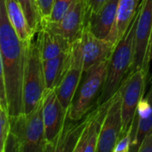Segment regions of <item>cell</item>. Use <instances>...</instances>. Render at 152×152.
<instances>
[{
    "label": "cell",
    "mask_w": 152,
    "mask_h": 152,
    "mask_svg": "<svg viewBox=\"0 0 152 152\" xmlns=\"http://www.w3.org/2000/svg\"><path fill=\"white\" fill-rule=\"evenodd\" d=\"M132 135H131V130L126 134L124 136L120 137L118 141L113 152H128L131 151L132 147Z\"/></svg>",
    "instance_id": "cell-23"
},
{
    "label": "cell",
    "mask_w": 152,
    "mask_h": 152,
    "mask_svg": "<svg viewBox=\"0 0 152 152\" xmlns=\"http://www.w3.org/2000/svg\"><path fill=\"white\" fill-rule=\"evenodd\" d=\"M54 0H37L39 12L42 17V21H45L49 19Z\"/></svg>",
    "instance_id": "cell-24"
},
{
    "label": "cell",
    "mask_w": 152,
    "mask_h": 152,
    "mask_svg": "<svg viewBox=\"0 0 152 152\" xmlns=\"http://www.w3.org/2000/svg\"><path fill=\"white\" fill-rule=\"evenodd\" d=\"M42 113L47 140L46 152L55 151L59 136L68 116V110L61 103L54 89L46 91L43 99Z\"/></svg>",
    "instance_id": "cell-8"
},
{
    "label": "cell",
    "mask_w": 152,
    "mask_h": 152,
    "mask_svg": "<svg viewBox=\"0 0 152 152\" xmlns=\"http://www.w3.org/2000/svg\"><path fill=\"white\" fill-rule=\"evenodd\" d=\"M71 60V47L67 52L46 61H43L46 90H53L62 80Z\"/></svg>",
    "instance_id": "cell-17"
},
{
    "label": "cell",
    "mask_w": 152,
    "mask_h": 152,
    "mask_svg": "<svg viewBox=\"0 0 152 152\" xmlns=\"http://www.w3.org/2000/svg\"><path fill=\"white\" fill-rule=\"evenodd\" d=\"M37 4H38V3H37Z\"/></svg>",
    "instance_id": "cell-28"
},
{
    "label": "cell",
    "mask_w": 152,
    "mask_h": 152,
    "mask_svg": "<svg viewBox=\"0 0 152 152\" xmlns=\"http://www.w3.org/2000/svg\"><path fill=\"white\" fill-rule=\"evenodd\" d=\"M138 14L139 11L131 22L125 36L115 46L114 51L108 61L105 83L98 104H103L109 102L116 94L133 66L134 56V36Z\"/></svg>",
    "instance_id": "cell-2"
},
{
    "label": "cell",
    "mask_w": 152,
    "mask_h": 152,
    "mask_svg": "<svg viewBox=\"0 0 152 152\" xmlns=\"http://www.w3.org/2000/svg\"><path fill=\"white\" fill-rule=\"evenodd\" d=\"M7 15L19 39L24 44H28L35 35L29 28L28 20L18 0H4Z\"/></svg>",
    "instance_id": "cell-19"
},
{
    "label": "cell",
    "mask_w": 152,
    "mask_h": 152,
    "mask_svg": "<svg viewBox=\"0 0 152 152\" xmlns=\"http://www.w3.org/2000/svg\"><path fill=\"white\" fill-rule=\"evenodd\" d=\"M89 118V112L81 119L74 120L66 118L62 131L59 136L55 151H74L85 130Z\"/></svg>",
    "instance_id": "cell-16"
},
{
    "label": "cell",
    "mask_w": 152,
    "mask_h": 152,
    "mask_svg": "<svg viewBox=\"0 0 152 152\" xmlns=\"http://www.w3.org/2000/svg\"><path fill=\"white\" fill-rule=\"evenodd\" d=\"M83 75L84 65L81 50V41L79 37L71 44L70 64L62 80L54 89L61 103L68 110L76 94Z\"/></svg>",
    "instance_id": "cell-9"
},
{
    "label": "cell",
    "mask_w": 152,
    "mask_h": 152,
    "mask_svg": "<svg viewBox=\"0 0 152 152\" xmlns=\"http://www.w3.org/2000/svg\"><path fill=\"white\" fill-rule=\"evenodd\" d=\"M108 61H101L84 72L68 110L69 118L81 119L98 104L105 83Z\"/></svg>",
    "instance_id": "cell-3"
},
{
    "label": "cell",
    "mask_w": 152,
    "mask_h": 152,
    "mask_svg": "<svg viewBox=\"0 0 152 152\" xmlns=\"http://www.w3.org/2000/svg\"><path fill=\"white\" fill-rule=\"evenodd\" d=\"M28 20L30 29L36 34L41 26L42 17L37 0H18Z\"/></svg>",
    "instance_id": "cell-20"
},
{
    "label": "cell",
    "mask_w": 152,
    "mask_h": 152,
    "mask_svg": "<svg viewBox=\"0 0 152 152\" xmlns=\"http://www.w3.org/2000/svg\"><path fill=\"white\" fill-rule=\"evenodd\" d=\"M73 1L74 0H54L49 19L43 22H48L53 24L59 22L62 19L66 12L69 10Z\"/></svg>",
    "instance_id": "cell-21"
},
{
    "label": "cell",
    "mask_w": 152,
    "mask_h": 152,
    "mask_svg": "<svg viewBox=\"0 0 152 152\" xmlns=\"http://www.w3.org/2000/svg\"><path fill=\"white\" fill-rule=\"evenodd\" d=\"M142 0H118L116 28L111 43L116 46L127 31L131 22L137 14Z\"/></svg>",
    "instance_id": "cell-18"
},
{
    "label": "cell",
    "mask_w": 152,
    "mask_h": 152,
    "mask_svg": "<svg viewBox=\"0 0 152 152\" xmlns=\"http://www.w3.org/2000/svg\"><path fill=\"white\" fill-rule=\"evenodd\" d=\"M118 4V0H109L100 10L89 15L86 23L94 35L110 43L116 28Z\"/></svg>",
    "instance_id": "cell-14"
},
{
    "label": "cell",
    "mask_w": 152,
    "mask_h": 152,
    "mask_svg": "<svg viewBox=\"0 0 152 152\" xmlns=\"http://www.w3.org/2000/svg\"><path fill=\"white\" fill-rule=\"evenodd\" d=\"M122 97L119 91L110 99L103 120L96 152H113L122 134Z\"/></svg>",
    "instance_id": "cell-10"
},
{
    "label": "cell",
    "mask_w": 152,
    "mask_h": 152,
    "mask_svg": "<svg viewBox=\"0 0 152 152\" xmlns=\"http://www.w3.org/2000/svg\"><path fill=\"white\" fill-rule=\"evenodd\" d=\"M27 44L21 42L9 20L4 0H0L1 88L5 91L10 117L24 114L23 78Z\"/></svg>",
    "instance_id": "cell-1"
},
{
    "label": "cell",
    "mask_w": 152,
    "mask_h": 152,
    "mask_svg": "<svg viewBox=\"0 0 152 152\" xmlns=\"http://www.w3.org/2000/svg\"><path fill=\"white\" fill-rule=\"evenodd\" d=\"M42 107L43 100L28 114L10 117V132L17 136L20 152H46L47 140Z\"/></svg>",
    "instance_id": "cell-5"
},
{
    "label": "cell",
    "mask_w": 152,
    "mask_h": 152,
    "mask_svg": "<svg viewBox=\"0 0 152 152\" xmlns=\"http://www.w3.org/2000/svg\"><path fill=\"white\" fill-rule=\"evenodd\" d=\"M34 38L27 44L26 46V61L23 78L24 114L31 112L42 102L47 91L43 59L37 40Z\"/></svg>",
    "instance_id": "cell-4"
},
{
    "label": "cell",
    "mask_w": 152,
    "mask_h": 152,
    "mask_svg": "<svg viewBox=\"0 0 152 152\" xmlns=\"http://www.w3.org/2000/svg\"><path fill=\"white\" fill-rule=\"evenodd\" d=\"M88 20V9L86 0H74L62 19L57 23L41 22L63 36L72 44L82 35Z\"/></svg>",
    "instance_id": "cell-11"
},
{
    "label": "cell",
    "mask_w": 152,
    "mask_h": 152,
    "mask_svg": "<svg viewBox=\"0 0 152 152\" xmlns=\"http://www.w3.org/2000/svg\"><path fill=\"white\" fill-rule=\"evenodd\" d=\"M37 40L43 61L53 59L67 52L71 47V43L63 36L43 23L37 31Z\"/></svg>",
    "instance_id": "cell-15"
},
{
    "label": "cell",
    "mask_w": 152,
    "mask_h": 152,
    "mask_svg": "<svg viewBox=\"0 0 152 152\" xmlns=\"http://www.w3.org/2000/svg\"><path fill=\"white\" fill-rule=\"evenodd\" d=\"M151 60L152 61V36H151Z\"/></svg>",
    "instance_id": "cell-27"
},
{
    "label": "cell",
    "mask_w": 152,
    "mask_h": 152,
    "mask_svg": "<svg viewBox=\"0 0 152 152\" xmlns=\"http://www.w3.org/2000/svg\"><path fill=\"white\" fill-rule=\"evenodd\" d=\"M0 127H1L0 145H1V151H2L5 141L11 131V120H10L8 107L6 105H1V104H0Z\"/></svg>",
    "instance_id": "cell-22"
},
{
    "label": "cell",
    "mask_w": 152,
    "mask_h": 152,
    "mask_svg": "<svg viewBox=\"0 0 152 152\" xmlns=\"http://www.w3.org/2000/svg\"><path fill=\"white\" fill-rule=\"evenodd\" d=\"M88 9V17L91 13H94L100 10L109 0H86Z\"/></svg>",
    "instance_id": "cell-25"
},
{
    "label": "cell",
    "mask_w": 152,
    "mask_h": 152,
    "mask_svg": "<svg viewBox=\"0 0 152 152\" xmlns=\"http://www.w3.org/2000/svg\"><path fill=\"white\" fill-rule=\"evenodd\" d=\"M80 41L84 72L97 63L109 60L115 48V45L110 41L101 39L94 35L87 25L83 29Z\"/></svg>",
    "instance_id": "cell-12"
},
{
    "label": "cell",
    "mask_w": 152,
    "mask_h": 152,
    "mask_svg": "<svg viewBox=\"0 0 152 152\" xmlns=\"http://www.w3.org/2000/svg\"><path fill=\"white\" fill-rule=\"evenodd\" d=\"M148 73L143 69L129 72L123 80L119 92L122 97V134L121 137L127 134L132 127L137 112L139 102L143 97L147 84Z\"/></svg>",
    "instance_id": "cell-7"
},
{
    "label": "cell",
    "mask_w": 152,
    "mask_h": 152,
    "mask_svg": "<svg viewBox=\"0 0 152 152\" xmlns=\"http://www.w3.org/2000/svg\"><path fill=\"white\" fill-rule=\"evenodd\" d=\"M110 100L103 104H97L90 112L87 124L77 144L74 152H96L103 120L107 114Z\"/></svg>",
    "instance_id": "cell-13"
},
{
    "label": "cell",
    "mask_w": 152,
    "mask_h": 152,
    "mask_svg": "<svg viewBox=\"0 0 152 152\" xmlns=\"http://www.w3.org/2000/svg\"><path fill=\"white\" fill-rule=\"evenodd\" d=\"M152 36V0H142L134 36V56L129 72L143 69L149 74Z\"/></svg>",
    "instance_id": "cell-6"
},
{
    "label": "cell",
    "mask_w": 152,
    "mask_h": 152,
    "mask_svg": "<svg viewBox=\"0 0 152 152\" xmlns=\"http://www.w3.org/2000/svg\"><path fill=\"white\" fill-rule=\"evenodd\" d=\"M138 152H152V132L146 135L138 150Z\"/></svg>",
    "instance_id": "cell-26"
}]
</instances>
